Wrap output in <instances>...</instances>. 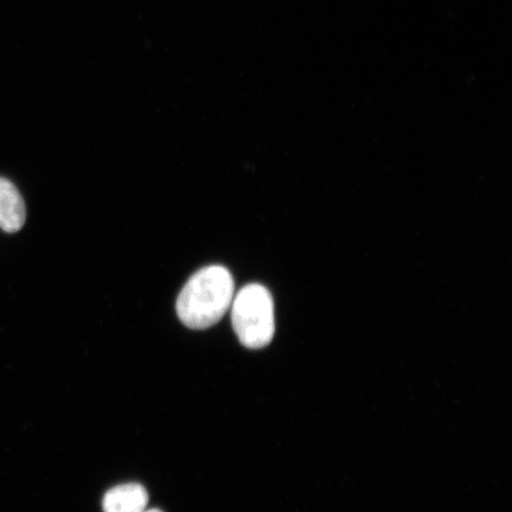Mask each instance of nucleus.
<instances>
[{"instance_id": "20e7f679", "label": "nucleus", "mask_w": 512, "mask_h": 512, "mask_svg": "<svg viewBox=\"0 0 512 512\" xmlns=\"http://www.w3.org/2000/svg\"><path fill=\"white\" fill-rule=\"evenodd\" d=\"M149 503V494L143 485L128 483L107 491L102 502L104 512H143Z\"/></svg>"}, {"instance_id": "f257e3e1", "label": "nucleus", "mask_w": 512, "mask_h": 512, "mask_svg": "<svg viewBox=\"0 0 512 512\" xmlns=\"http://www.w3.org/2000/svg\"><path fill=\"white\" fill-rule=\"evenodd\" d=\"M235 285L223 266H208L196 272L179 293V319L192 330H206L219 323L232 306Z\"/></svg>"}, {"instance_id": "f03ea898", "label": "nucleus", "mask_w": 512, "mask_h": 512, "mask_svg": "<svg viewBox=\"0 0 512 512\" xmlns=\"http://www.w3.org/2000/svg\"><path fill=\"white\" fill-rule=\"evenodd\" d=\"M232 323L243 347L262 349L272 342L275 332L274 302L266 287L251 284L235 294Z\"/></svg>"}, {"instance_id": "7ed1b4c3", "label": "nucleus", "mask_w": 512, "mask_h": 512, "mask_svg": "<svg viewBox=\"0 0 512 512\" xmlns=\"http://www.w3.org/2000/svg\"><path fill=\"white\" fill-rule=\"evenodd\" d=\"M27 220L23 197L9 179L0 178V229L16 233Z\"/></svg>"}, {"instance_id": "39448f33", "label": "nucleus", "mask_w": 512, "mask_h": 512, "mask_svg": "<svg viewBox=\"0 0 512 512\" xmlns=\"http://www.w3.org/2000/svg\"><path fill=\"white\" fill-rule=\"evenodd\" d=\"M143 512H163V511H160L158 509H152V510H147V511H143Z\"/></svg>"}]
</instances>
